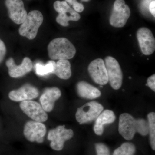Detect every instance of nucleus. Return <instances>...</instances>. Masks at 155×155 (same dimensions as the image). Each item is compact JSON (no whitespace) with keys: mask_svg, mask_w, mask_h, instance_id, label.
<instances>
[{"mask_svg":"<svg viewBox=\"0 0 155 155\" xmlns=\"http://www.w3.org/2000/svg\"><path fill=\"white\" fill-rule=\"evenodd\" d=\"M53 73L61 79H69L72 75L70 62L67 60H59L56 63L55 68Z\"/></svg>","mask_w":155,"mask_h":155,"instance_id":"nucleus-19","label":"nucleus"},{"mask_svg":"<svg viewBox=\"0 0 155 155\" xmlns=\"http://www.w3.org/2000/svg\"><path fill=\"white\" fill-rule=\"evenodd\" d=\"M54 8L59 13L56 17V21L62 26L67 27L69 25V21H78L80 19V14L65 1H56L54 4Z\"/></svg>","mask_w":155,"mask_h":155,"instance_id":"nucleus-8","label":"nucleus"},{"mask_svg":"<svg viewBox=\"0 0 155 155\" xmlns=\"http://www.w3.org/2000/svg\"><path fill=\"white\" fill-rule=\"evenodd\" d=\"M89 74L97 84L104 85L109 82L107 72L103 59L97 58L91 62L88 67Z\"/></svg>","mask_w":155,"mask_h":155,"instance_id":"nucleus-11","label":"nucleus"},{"mask_svg":"<svg viewBox=\"0 0 155 155\" xmlns=\"http://www.w3.org/2000/svg\"><path fill=\"white\" fill-rule=\"evenodd\" d=\"M118 129L123 138L130 140L133 139L136 133L143 136L148 134V123L145 119H135L130 114L124 113L119 117Z\"/></svg>","mask_w":155,"mask_h":155,"instance_id":"nucleus-1","label":"nucleus"},{"mask_svg":"<svg viewBox=\"0 0 155 155\" xmlns=\"http://www.w3.org/2000/svg\"><path fill=\"white\" fill-rule=\"evenodd\" d=\"M19 106L22 112L34 121L43 122L48 120L46 112L36 101L30 100L23 101L20 103Z\"/></svg>","mask_w":155,"mask_h":155,"instance_id":"nucleus-10","label":"nucleus"},{"mask_svg":"<svg viewBox=\"0 0 155 155\" xmlns=\"http://www.w3.org/2000/svg\"><path fill=\"white\" fill-rule=\"evenodd\" d=\"M61 91L57 87L46 89L40 98V101L43 109L46 112L53 110L56 101L61 97Z\"/></svg>","mask_w":155,"mask_h":155,"instance_id":"nucleus-16","label":"nucleus"},{"mask_svg":"<svg viewBox=\"0 0 155 155\" xmlns=\"http://www.w3.org/2000/svg\"><path fill=\"white\" fill-rule=\"evenodd\" d=\"M39 95L38 89L29 84H26L20 88L11 91L8 96L14 101H23L36 98Z\"/></svg>","mask_w":155,"mask_h":155,"instance_id":"nucleus-14","label":"nucleus"},{"mask_svg":"<svg viewBox=\"0 0 155 155\" xmlns=\"http://www.w3.org/2000/svg\"><path fill=\"white\" fill-rule=\"evenodd\" d=\"M130 14V8L124 0H116L109 20L110 24L116 28L124 27Z\"/></svg>","mask_w":155,"mask_h":155,"instance_id":"nucleus-6","label":"nucleus"},{"mask_svg":"<svg viewBox=\"0 0 155 155\" xmlns=\"http://www.w3.org/2000/svg\"><path fill=\"white\" fill-rule=\"evenodd\" d=\"M72 6H73V9L77 13H81L84 10V6L83 4L78 2H75Z\"/></svg>","mask_w":155,"mask_h":155,"instance_id":"nucleus-26","label":"nucleus"},{"mask_svg":"<svg viewBox=\"0 0 155 155\" xmlns=\"http://www.w3.org/2000/svg\"><path fill=\"white\" fill-rule=\"evenodd\" d=\"M136 148L133 143L125 142L114 150L113 155H134Z\"/></svg>","mask_w":155,"mask_h":155,"instance_id":"nucleus-22","label":"nucleus"},{"mask_svg":"<svg viewBox=\"0 0 155 155\" xmlns=\"http://www.w3.org/2000/svg\"><path fill=\"white\" fill-rule=\"evenodd\" d=\"M65 1L68 3L69 6H72L75 2H77V0H65Z\"/></svg>","mask_w":155,"mask_h":155,"instance_id":"nucleus-28","label":"nucleus"},{"mask_svg":"<svg viewBox=\"0 0 155 155\" xmlns=\"http://www.w3.org/2000/svg\"><path fill=\"white\" fill-rule=\"evenodd\" d=\"M7 49L4 42L0 39V64L2 62L5 56Z\"/></svg>","mask_w":155,"mask_h":155,"instance_id":"nucleus-24","label":"nucleus"},{"mask_svg":"<svg viewBox=\"0 0 155 155\" xmlns=\"http://www.w3.org/2000/svg\"><path fill=\"white\" fill-rule=\"evenodd\" d=\"M149 11L152 15L155 17V1L154 0L151 2L149 5Z\"/></svg>","mask_w":155,"mask_h":155,"instance_id":"nucleus-27","label":"nucleus"},{"mask_svg":"<svg viewBox=\"0 0 155 155\" xmlns=\"http://www.w3.org/2000/svg\"><path fill=\"white\" fill-rule=\"evenodd\" d=\"M56 63L54 61H48L45 64L37 63L35 65V72L39 76H44L53 73L55 68Z\"/></svg>","mask_w":155,"mask_h":155,"instance_id":"nucleus-20","label":"nucleus"},{"mask_svg":"<svg viewBox=\"0 0 155 155\" xmlns=\"http://www.w3.org/2000/svg\"><path fill=\"white\" fill-rule=\"evenodd\" d=\"M8 68L9 75L13 78H18L24 76L32 70V63L30 58L25 57L21 64L17 66L14 63L13 58H10L6 62Z\"/></svg>","mask_w":155,"mask_h":155,"instance_id":"nucleus-15","label":"nucleus"},{"mask_svg":"<svg viewBox=\"0 0 155 155\" xmlns=\"http://www.w3.org/2000/svg\"><path fill=\"white\" fill-rule=\"evenodd\" d=\"M97 155H111L109 147L106 145L101 143H98L95 144Z\"/></svg>","mask_w":155,"mask_h":155,"instance_id":"nucleus-23","label":"nucleus"},{"mask_svg":"<svg viewBox=\"0 0 155 155\" xmlns=\"http://www.w3.org/2000/svg\"><path fill=\"white\" fill-rule=\"evenodd\" d=\"M5 4L8 9L10 19L17 24H21L27 17V12L22 0H5Z\"/></svg>","mask_w":155,"mask_h":155,"instance_id":"nucleus-13","label":"nucleus"},{"mask_svg":"<svg viewBox=\"0 0 155 155\" xmlns=\"http://www.w3.org/2000/svg\"><path fill=\"white\" fill-rule=\"evenodd\" d=\"M104 109L100 103L92 101L78 108L75 118L80 125L90 123L96 119Z\"/></svg>","mask_w":155,"mask_h":155,"instance_id":"nucleus-4","label":"nucleus"},{"mask_svg":"<svg viewBox=\"0 0 155 155\" xmlns=\"http://www.w3.org/2000/svg\"><path fill=\"white\" fill-rule=\"evenodd\" d=\"M104 62L111 87L116 90L119 89L122 84L123 73L119 62L111 56L106 57Z\"/></svg>","mask_w":155,"mask_h":155,"instance_id":"nucleus-7","label":"nucleus"},{"mask_svg":"<svg viewBox=\"0 0 155 155\" xmlns=\"http://www.w3.org/2000/svg\"><path fill=\"white\" fill-rule=\"evenodd\" d=\"M115 114L113 111L106 110L102 111L96 118L94 126V131L97 135H102L104 131V126L111 124L116 120Z\"/></svg>","mask_w":155,"mask_h":155,"instance_id":"nucleus-17","label":"nucleus"},{"mask_svg":"<svg viewBox=\"0 0 155 155\" xmlns=\"http://www.w3.org/2000/svg\"><path fill=\"white\" fill-rule=\"evenodd\" d=\"M43 19V16L40 11L38 10L30 11L19 27V34L28 39H33L36 37Z\"/></svg>","mask_w":155,"mask_h":155,"instance_id":"nucleus-3","label":"nucleus"},{"mask_svg":"<svg viewBox=\"0 0 155 155\" xmlns=\"http://www.w3.org/2000/svg\"><path fill=\"white\" fill-rule=\"evenodd\" d=\"M49 57L52 60H69L75 56L76 49L68 39L58 38L51 41L48 47Z\"/></svg>","mask_w":155,"mask_h":155,"instance_id":"nucleus-2","label":"nucleus"},{"mask_svg":"<svg viewBox=\"0 0 155 155\" xmlns=\"http://www.w3.org/2000/svg\"><path fill=\"white\" fill-rule=\"evenodd\" d=\"M91 0H81V1L82 2H89Z\"/></svg>","mask_w":155,"mask_h":155,"instance_id":"nucleus-29","label":"nucleus"},{"mask_svg":"<svg viewBox=\"0 0 155 155\" xmlns=\"http://www.w3.org/2000/svg\"><path fill=\"white\" fill-rule=\"evenodd\" d=\"M74 132L71 129H66L65 125H59L49 131L48 139L51 141L50 147L56 151H61L64 147V143L71 139Z\"/></svg>","mask_w":155,"mask_h":155,"instance_id":"nucleus-5","label":"nucleus"},{"mask_svg":"<svg viewBox=\"0 0 155 155\" xmlns=\"http://www.w3.org/2000/svg\"><path fill=\"white\" fill-rule=\"evenodd\" d=\"M76 89L78 95L87 99H95L101 95V92L98 89L83 81L78 82Z\"/></svg>","mask_w":155,"mask_h":155,"instance_id":"nucleus-18","label":"nucleus"},{"mask_svg":"<svg viewBox=\"0 0 155 155\" xmlns=\"http://www.w3.org/2000/svg\"><path fill=\"white\" fill-rule=\"evenodd\" d=\"M146 86L149 87L153 91H155V75L153 74L148 78Z\"/></svg>","mask_w":155,"mask_h":155,"instance_id":"nucleus-25","label":"nucleus"},{"mask_svg":"<svg viewBox=\"0 0 155 155\" xmlns=\"http://www.w3.org/2000/svg\"><path fill=\"white\" fill-rule=\"evenodd\" d=\"M136 35L142 53L147 56L153 54L155 50V39L151 30L141 27L137 31Z\"/></svg>","mask_w":155,"mask_h":155,"instance_id":"nucleus-12","label":"nucleus"},{"mask_svg":"<svg viewBox=\"0 0 155 155\" xmlns=\"http://www.w3.org/2000/svg\"><path fill=\"white\" fill-rule=\"evenodd\" d=\"M147 122L148 123L149 133L150 142L152 149L155 150V114L153 112L150 113L147 115Z\"/></svg>","mask_w":155,"mask_h":155,"instance_id":"nucleus-21","label":"nucleus"},{"mask_svg":"<svg viewBox=\"0 0 155 155\" xmlns=\"http://www.w3.org/2000/svg\"><path fill=\"white\" fill-rule=\"evenodd\" d=\"M46 130V127L42 122L30 121L25 123L23 134L28 141L41 143L43 142Z\"/></svg>","mask_w":155,"mask_h":155,"instance_id":"nucleus-9","label":"nucleus"}]
</instances>
